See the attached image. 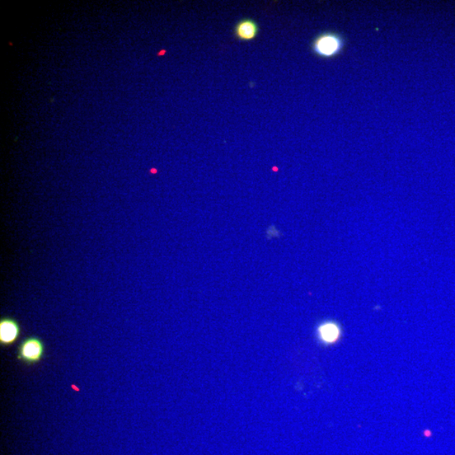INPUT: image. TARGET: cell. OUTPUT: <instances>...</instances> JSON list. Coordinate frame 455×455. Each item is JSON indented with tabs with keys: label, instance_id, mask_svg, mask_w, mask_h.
Instances as JSON below:
<instances>
[{
	"label": "cell",
	"instance_id": "cell-1",
	"mask_svg": "<svg viewBox=\"0 0 455 455\" xmlns=\"http://www.w3.org/2000/svg\"><path fill=\"white\" fill-rule=\"evenodd\" d=\"M46 345L40 337L29 336L26 337L19 346L16 359L20 362L28 365L39 364L44 359Z\"/></svg>",
	"mask_w": 455,
	"mask_h": 455
},
{
	"label": "cell",
	"instance_id": "cell-2",
	"mask_svg": "<svg viewBox=\"0 0 455 455\" xmlns=\"http://www.w3.org/2000/svg\"><path fill=\"white\" fill-rule=\"evenodd\" d=\"M21 333L20 324L15 319L4 317L0 321V345L9 346L16 344Z\"/></svg>",
	"mask_w": 455,
	"mask_h": 455
},
{
	"label": "cell",
	"instance_id": "cell-3",
	"mask_svg": "<svg viewBox=\"0 0 455 455\" xmlns=\"http://www.w3.org/2000/svg\"><path fill=\"white\" fill-rule=\"evenodd\" d=\"M260 27L252 19H243L234 26V34L238 40L251 41L256 39Z\"/></svg>",
	"mask_w": 455,
	"mask_h": 455
},
{
	"label": "cell",
	"instance_id": "cell-4",
	"mask_svg": "<svg viewBox=\"0 0 455 455\" xmlns=\"http://www.w3.org/2000/svg\"><path fill=\"white\" fill-rule=\"evenodd\" d=\"M340 49V41L333 35L326 34L318 37L314 44V50L323 57H331Z\"/></svg>",
	"mask_w": 455,
	"mask_h": 455
},
{
	"label": "cell",
	"instance_id": "cell-5",
	"mask_svg": "<svg viewBox=\"0 0 455 455\" xmlns=\"http://www.w3.org/2000/svg\"><path fill=\"white\" fill-rule=\"evenodd\" d=\"M319 339L325 344H333L339 340L341 335V327L339 324L326 321L321 324L317 329Z\"/></svg>",
	"mask_w": 455,
	"mask_h": 455
}]
</instances>
